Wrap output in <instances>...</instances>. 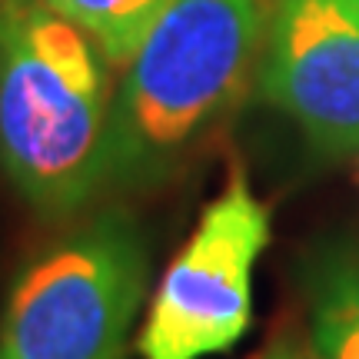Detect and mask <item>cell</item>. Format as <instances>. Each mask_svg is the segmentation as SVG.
Segmentation results:
<instances>
[{"mask_svg":"<svg viewBox=\"0 0 359 359\" xmlns=\"http://www.w3.org/2000/svg\"><path fill=\"white\" fill-rule=\"evenodd\" d=\"M107 67L43 0H0V167L47 217L87 206L110 183Z\"/></svg>","mask_w":359,"mask_h":359,"instance_id":"1","label":"cell"},{"mask_svg":"<svg viewBox=\"0 0 359 359\" xmlns=\"http://www.w3.org/2000/svg\"><path fill=\"white\" fill-rule=\"evenodd\" d=\"M266 17V0H170L114 93L110 183L163 177L243 97Z\"/></svg>","mask_w":359,"mask_h":359,"instance_id":"2","label":"cell"},{"mask_svg":"<svg viewBox=\"0 0 359 359\" xmlns=\"http://www.w3.org/2000/svg\"><path fill=\"white\" fill-rule=\"evenodd\" d=\"M147 246L123 213L60 236L13 280L0 359H123L147 296Z\"/></svg>","mask_w":359,"mask_h":359,"instance_id":"3","label":"cell"},{"mask_svg":"<svg viewBox=\"0 0 359 359\" xmlns=\"http://www.w3.org/2000/svg\"><path fill=\"white\" fill-rule=\"evenodd\" d=\"M269 243V210L233 170L150 299L143 359H206L236 346L253 320V269Z\"/></svg>","mask_w":359,"mask_h":359,"instance_id":"4","label":"cell"},{"mask_svg":"<svg viewBox=\"0 0 359 359\" xmlns=\"http://www.w3.org/2000/svg\"><path fill=\"white\" fill-rule=\"evenodd\" d=\"M259 90L326 156L359 150V11L349 0H269Z\"/></svg>","mask_w":359,"mask_h":359,"instance_id":"5","label":"cell"},{"mask_svg":"<svg viewBox=\"0 0 359 359\" xmlns=\"http://www.w3.org/2000/svg\"><path fill=\"white\" fill-rule=\"evenodd\" d=\"M309 359H359V266L326 259L309 290Z\"/></svg>","mask_w":359,"mask_h":359,"instance_id":"6","label":"cell"},{"mask_svg":"<svg viewBox=\"0 0 359 359\" xmlns=\"http://www.w3.org/2000/svg\"><path fill=\"white\" fill-rule=\"evenodd\" d=\"M53 13L80 27L110 67L130 64L147 30L170 7V0H43Z\"/></svg>","mask_w":359,"mask_h":359,"instance_id":"7","label":"cell"},{"mask_svg":"<svg viewBox=\"0 0 359 359\" xmlns=\"http://www.w3.org/2000/svg\"><path fill=\"white\" fill-rule=\"evenodd\" d=\"M259 359H306V356H299V353H296L290 343H276V346H269Z\"/></svg>","mask_w":359,"mask_h":359,"instance_id":"8","label":"cell"},{"mask_svg":"<svg viewBox=\"0 0 359 359\" xmlns=\"http://www.w3.org/2000/svg\"><path fill=\"white\" fill-rule=\"evenodd\" d=\"M349 4H353V7H356V11H359V0H349Z\"/></svg>","mask_w":359,"mask_h":359,"instance_id":"9","label":"cell"},{"mask_svg":"<svg viewBox=\"0 0 359 359\" xmlns=\"http://www.w3.org/2000/svg\"><path fill=\"white\" fill-rule=\"evenodd\" d=\"M356 154H359V150H356Z\"/></svg>","mask_w":359,"mask_h":359,"instance_id":"10","label":"cell"},{"mask_svg":"<svg viewBox=\"0 0 359 359\" xmlns=\"http://www.w3.org/2000/svg\"><path fill=\"white\" fill-rule=\"evenodd\" d=\"M306 359H309V356H306Z\"/></svg>","mask_w":359,"mask_h":359,"instance_id":"11","label":"cell"}]
</instances>
